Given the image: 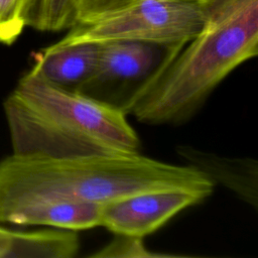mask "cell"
<instances>
[{
    "mask_svg": "<svg viewBox=\"0 0 258 258\" xmlns=\"http://www.w3.org/2000/svg\"><path fill=\"white\" fill-rule=\"evenodd\" d=\"M205 23L189 40L168 46L120 108L141 123L179 125L214 90L258 53V0H201Z\"/></svg>",
    "mask_w": 258,
    "mask_h": 258,
    "instance_id": "1",
    "label": "cell"
},
{
    "mask_svg": "<svg viewBox=\"0 0 258 258\" xmlns=\"http://www.w3.org/2000/svg\"><path fill=\"white\" fill-rule=\"evenodd\" d=\"M214 182L190 165L137 153L51 158L15 154L0 161V212L21 204L70 201L106 204L132 195L185 189L205 199Z\"/></svg>",
    "mask_w": 258,
    "mask_h": 258,
    "instance_id": "2",
    "label": "cell"
},
{
    "mask_svg": "<svg viewBox=\"0 0 258 258\" xmlns=\"http://www.w3.org/2000/svg\"><path fill=\"white\" fill-rule=\"evenodd\" d=\"M12 153L51 158L139 152L120 106L55 86L31 69L4 101Z\"/></svg>",
    "mask_w": 258,
    "mask_h": 258,
    "instance_id": "3",
    "label": "cell"
},
{
    "mask_svg": "<svg viewBox=\"0 0 258 258\" xmlns=\"http://www.w3.org/2000/svg\"><path fill=\"white\" fill-rule=\"evenodd\" d=\"M201 0H81L74 23L56 43L132 40L172 46L203 28Z\"/></svg>",
    "mask_w": 258,
    "mask_h": 258,
    "instance_id": "4",
    "label": "cell"
},
{
    "mask_svg": "<svg viewBox=\"0 0 258 258\" xmlns=\"http://www.w3.org/2000/svg\"><path fill=\"white\" fill-rule=\"evenodd\" d=\"M185 189L144 191L102 205L100 226L116 235L143 239L172 217L204 201Z\"/></svg>",
    "mask_w": 258,
    "mask_h": 258,
    "instance_id": "5",
    "label": "cell"
},
{
    "mask_svg": "<svg viewBox=\"0 0 258 258\" xmlns=\"http://www.w3.org/2000/svg\"><path fill=\"white\" fill-rule=\"evenodd\" d=\"M98 56V43L55 42L34 53L31 70L55 86L83 93L96 73Z\"/></svg>",
    "mask_w": 258,
    "mask_h": 258,
    "instance_id": "6",
    "label": "cell"
},
{
    "mask_svg": "<svg viewBox=\"0 0 258 258\" xmlns=\"http://www.w3.org/2000/svg\"><path fill=\"white\" fill-rule=\"evenodd\" d=\"M99 56L96 73L83 94L93 89L121 81L146 77L160 61L162 45L112 40L98 43Z\"/></svg>",
    "mask_w": 258,
    "mask_h": 258,
    "instance_id": "7",
    "label": "cell"
},
{
    "mask_svg": "<svg viewBox=\"0 0 258 258\" xmlns=\"http://www.w3.org/2000/svg\"><path fill=\"white\" fill-rule=\"evenodd\" d=\"M177 154L188 164L234 192L240 200L258 208V161L250 157H226L190 145H177Z\"/></svg>",
    "mask_w": 258,
    "mask_h": 258,
    "instance_id": "8",
    "label": "cell"
},
{
    "mask_svg": "<svg viewBox=\"0 0 258 258\" xmlns=\"http://www.w3.org/2000/svg\"><path fill=\"white\" fill-rule=\"evenodd\" d=\"M102 204L42 201L10 207L0 212V223L87 230L100 226Z\"/></svg>",
    "mask_w": 258,
    "mask_h": 258,
    "instance_id": "9",
    "label": "cell"
},
{
    "mask_svg": "<svg viewBox=\"0 0 258 258\" xmlns=\"http://www.w3.org/2000/svg\"><path fill=\"white\" fill-rule=\"evenodd\" d=\"M80 250L76 231L43 229L14 234L13 258H73Z\"/></svg>",
    "mask_w": 258,
    "mask_h": 258,
    "instance_id": "10",
    "label": "cell"
},
{
    "mask_svg": "<svg viewBox=\"0 0 258 258\" xmlns=\"http://www.w3.org/2000/svg\"><path fill=\"white\" fill-rule=\"evenodd\" d=\"M81 0H25V26L39 31L56 32L74 23Z\"/></svg>",
    "mask_w": 258,
    "mask_h": 258,
    "instance_id": "11",
    "label": "cell"
},
{
    "mask_svg": "<svg viewBox=\"0 0 258 258\" xmlns=\"http://www.w3.org/2000/svg\"><path fill=\"white\" fill-rule=\"evenodd\" d=\"M24 5L25 0H0V43L11 45L26 27Z\"/></svg>",
    "mask_w": 258,
    "mask_h": 258,
    "instance_id": "12",
    "label": "cell"
},
{
    "mask_svg": "<svg viewBox=\"0 0 258 258\" xmlns=\"http://www.w3.org/2000/svg\"><path fill=\"white\" fill-rule=\"evenodd\" d=\"M168 255L150 252L142 242L141 238L116 235L105 247L91 255L96 258H139V257H163Z\"/></svg>",
    "mask_w": 258,
    "mask_h": 258,
    "instance_id": "13",
    "label": "cell"
},
{
    "mask_svg": "<svg viewBox=\"0 0 258 258\" xmlns=\"http://www.w3.org/2000/svg\"><path fill=\"white\" fill-rule=\"evenodd\" d=\"M13 251V231L0 230V258H11Z\"/></svg>",
    "mask_w": 258,
    "mask_h": 258,
    "instance_id": "14",
    "label": "cell"
},
{
    "mask_svg": "<svg viewBox=\"0 0 258 258\" xmlns=\"http://www.w3.org/2000/svg\"><path fill=\"white\" fill-rule=\"evenodd\" d=\"M1 229H2V227H0V230H1Z\"/></svg>",
    "mask_w": 258,
    "mask_h": 258,
    "instance_id": "15",
    "label": "cell"
}]
</instances>
